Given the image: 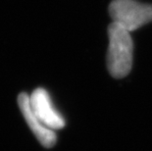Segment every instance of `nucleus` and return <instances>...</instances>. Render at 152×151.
Wrapping results in <instances>:
<instances>
[{
  "label": "nucleus",
  "mask_w": 152,
  "mask_h": 151,
  "mask_svg": "<svg viewBox=\"0 0 152 151\" xmlns=\"http://www.w3.org/2000/svg\"><path fill=\"white\" fill-rule=\"evenodd\" d=\"M109 46L107 68L113 78L123 79L129 75L132 66L134 43L130 31L116 23L108 28Z\"/></svg>",
  "instance_id": "1"
},
{
  "label": "nucleus",
  "mask_w": 152,
  "mask_h": 151,
  "mask_svg": "<svg viewBox=\"0 0 152 151\" xmlns=\"http://www.w3.org/2000/svg\"><path fill=\"white\" fill-rule=\"evenodd\" d=\"M109 14L113 23L131 33L152 21V5L134 0H113L109 5Z\"/></svg>",
  "instance_id": "2"
},
{
  "label": "nucleus",
  "mask_w": 152,
  "mask_h": 151,
  "mask_svg": "<svg viewBox=\"0 0 152 151\" xmlns=\"http://www.w3.org/2000/svg\"><path fill=\"white\" fill-rule=\"evenodd\" d=\"M30 104L34 114L44 126L53 131L65 127V119L55 109L49 94L44 88L34 89L30 95Z\"/></svg>",
  "instance_id": "3"
},
{
  "label": "nucleus",
  "mask_w": 152,
  "mask_h": 151,
  "mask_svg": "<svg viewBox=\"0 0 152 151\" xmlns=\"http://www.w3.org/2000/svg\"><path fill=\"white\" fill-rule=\"evenodd\" d=\"M18 105L19 108L24 116L28 126L30 127L31 131H33L34 136L41 143V145L51 148L56 144L57 136L53 130L47 128L41 123L31 108L30 104V95L26 92H22L18 96Z\"/></svg>",
  "instance_id": "4"
}]
</instances>
